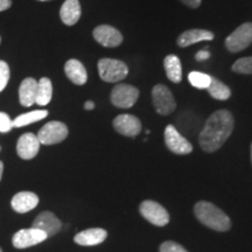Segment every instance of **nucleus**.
Wrapping results in <instances>:
<instances>
[{"label":"nucleus","mask_w":252,"mask_h":252,"mask_svg":"<svg viewBox=\"0 0 252 252\" xmlns=\"http://www.w3.org/2000/svg\"><path fill=\"white\" fill-rule=\"evenodd\" d=\"M232 71L236 74L252 75V56L249 58H242L232 64Z\"/></svg>","instance_id":"nucleus-26"},{"label":"nucleus","mask_w":252,"mask_h":252,"mask_svg":"<svg viewBox=\"0 0 252 252\" xmlns=\"http://www.w3.org/2000/svg\"><path fill=\"white\" fill-rule=\"evenodd\" d=\"M160 252H188L184 247L180 244L175 243V242L167 241L161 244L160 247Z\"/></svg>","instance_id":"nucleus-28"},{"label":"nucleus","mask_w":252,"mask_h":252,"mask_svg":"<svg viewBox=\"0 0 252 252\" xmlns=\"http://www.w3.org/2000/svg\"><path fill=\"white\" fill-rule=\"evenodd\" d=\"M32 228L39 229L43 231L48 237H52L58 234L62 228V223L54 214L50 212H43L34 220Z\"/></svg>","instance_id":"nucleus-13"},{"label":"nucleus","mask_w":252,"mask_h":252,"mask_svg":"<svg viewBox=\"0 0 252 252\" xmlns=\"http://www.w3.org/2000/svg\"><path fill=\"white\" fill-rule=\"evenodd\" d=\"M53 97V86L52 81L47 77H42L37 82L36 100L35 103L41 106H45L50 103Z\"/></svg>","instance_id":"nucleus-22"},{"label":"nucleus","mask_w":252,"mask_h":252,"mask_svg":"<svg viewBox=\"0 0 252 252\" xmlns=\"http://www.w3.org/2000/svg\"><path fill=\"white\" fill-rule=\"evenodd\" d=\"M139 97V90L130 84H116L111 91V103L121 109H128L134 105Z\"/></svg>","instance_id":"nucleus-6"},{"label":"nucleus","mask_w":252,"mask_h":252,"mask_svg":"<svg viewBox=\"0 0 252 252\" xmlns=\"http://www.w3.org/2000/svg\"><path fill=\"white\" fill-rule=\"evenodd\" d=\"M166 75L168 80L173 83H180L182 80V67L180 59L176 55H167L163 60Z\"/></svg>","instance_id":"nucleus-21"},{"label":"nucleus","mask_w":252,"mask_h":252,"mask_svg":"<svg viewBox=\"0 0 252 252\" xmlns=\"http://www.w3.org/2000/svg\"><path fill=\"white\" fill-rule=\"evenodd\" d=\"M82 14L81 4L78 0H65L60 9L62 23L67 26H74L80 20Z\"/></svg>","instance_id":"nucleus-18"},{"label":"nucleus","mask_w":252,"mask_h":252,"mask_svg":"<svg viewBox=\"0 0 252 252\" xmlns=\"http://www.w3.org/2000/svg\"><path fill=\"white\" fill-rule=\"evenodd\" d=\"M140 214L154 225L165 226L169 222L168 212L156 201H144L140 204Z\"/></svg>","instance_id":"nucleus-8"},{"label":"nucleus","mask_w":252,"mask_h":252,"mask_svg":"<svg viewBox=\"0 0 252 252\" xmlns=\"http://www.w3.org/2000/svg\"><path fill=\"white\" fill-rule=\"evenodd\" d=\"M37 82L34 78L28 77L21 82L19 88V99L23 106H32L36 100Z\"/></svg>","instance_id":"nucleus-20"},{"label":"nucleus","mask_w":252,"mask_h":252,"mask_svg":"<svg viewBox=\"0 0 252 252\" xmlns=\"http://www.w3.org/2000/svg\"><path fill=\"white\" fill-rule=\"evenodd\" d=\"M115 130L125 137H135L141 132V123L133 115H119L113 121Z\"/></svg>","instance_id":"nucleus-12"},{"label":"nucleus","mask_w":252,"mask_h":252,"mask_svg":"<svg viewBox=\"0 0 252 252\" xmlns=\"http://www.w3.org/2000/svg\"><path fill=\"white\" fill-rule=\"evenodd\" d=\"M208 93L210 94V96L213 98L217 100H226L231 96V90L228 86H225L223 82L212 76V81H210L209 87H208Z\"/></svg>","instance_id":"nucleus-23"},{"label":"nucleus","mask_w":252,"mask_h":252,"mask_svg":"<svg viewBox=\"0 0 252 252\" xmlns=\"http://www.w3.org/2000/svg\"><path fill=\"white\" fill-rule=\"evenodd\" d=\"M0 150H1V149H0Z\"/></svg>","instance_id":"nucleus-39"},{"label":"nucleus","mask_w":252,"mask_h":252,"mask_svg":"<svg viewBox=\"0 0 252 252\" xmlns=\"http://www.w3.org/2000/svg\"><path fill=\"white\" fill-rule=\"evenodd\" d=\"M0 42H1V39H0Z\"/></svg>","instance_id":"nucleus-38"},{"label":"nucleus","mask_w":252,"mask_h":252,"mask_svg":"<svg viewBox=\"0 0 252 252\" xmlns=\"http://www.w3.org/2000/svg\"><path fill=\"white\" fill-rule=\"evenodd\" d=\"M11 204L14 212L25 214L33 210L39 204V197L32 191H20V193L14 195Z\"/></svg>","instance_id":"nucleus-15"},{"label":"nucleus","mask_w":252,"mask_h":252,"mask_svg":"<svg viewBox=\"0 0 252 252\" xmlns=\"http://www.w3.org/2000/svg\"><path fill=\"white\" fill-rule=\"evenodd\" d=\"M99 77L108 83H118L128 74V68L123 61L116 59H100L98 61Z\"/></svg>","instance_id":"nucleus-3"},{"label":"nucleus","mask_w":252,"mask_h":252,"mask_svg":"<svg viewBox=\"0 0 252 252\" xmlns=\"http://www.w3.org/2000/svg\"><path fill=\"white\" fill-rule=\"evenodd\" d=\"M47 238L48 236L43 231L35 228H30L19 230L18 232H15L12 238V243L17 249H26L42 243Z\"/></svg>","instance_id":"nucleus-10"},{"label":"nucleus","mask_w":252,"mask_h":252,"mask_svg":"<svg viewBox=\"0 0 252 252\" xmlns=\"http://www.w3.org/2000/svg\"><path fill=\"white\" fill-rule=\"evenodd\" d=\"M68 127L62 122H49L43 126L37 133V139L40 144L54 145L61 143L68 137Z\"/></svg>","instance_id":"nucleus-7"},{"label":"nucleus","mask_w":252,"mask_h":252,"mask_svg":"<svg viewBox=\"0 0 252 252\" xmlns=\"http://www.w3.org/2000/svg\"><path fill=\"white\" fill-rule=\"evenodd\" d=\"M84 108H86L87 110H94V103L91 102V100H88V102H86V104H84Z\"/></svg>","instance_id":"nucleus-33"},{"label":"nucleus","mask_w":252,"mask_h":252,"mask_svg":"<svg viewBox=\"0 0 252 252\" xmlns=\"http://www.w3.org/2000/svg\"><path fill=\"white\" fill-rule=\"evenodd\" d=\"M13 128V121L5 112H0V132L6 133Z\"/></svg>","instance_id":"nucleus-29"},{"label":"nucleus","mask_w":252,"mask_h":252,"mask_svg":"<svg viewBox=\"0 0 252 252\" xmlns=\"http://www.w3.org/2000/svg\"><path fill=\"white\" fill-rule=\"evenodd\" d=\"M94 39L103 47L113 48L118 47L123 42V35L117 28L109 25H100L94 30Z\"/></svg>","instance_id":"nucleus-11"},{"label":"nucleus","mask_w":252,"mask_h":252,"mask_svg":"<svg viewBox=\"0 0 252 252\" xmlns=\"http://www.w3.org/2000/svg\"><path fill=\"white\" fill-rule=\"evenodd\" d=\"M194 213L201 223L216 231H228L231 228V220L228 215L207 201L197 202L194 208Z\"/></svg>","instance_id":"nucleus-2"},{"label":"nucleus","mask_w":252,"mask_h":252,"mask_svg":"<svg viewBox=\"0 0 252 252\" xmlns=\"http://www.w3.org/2000/svg\"><path fill=\"white\" fill-rule=\"evenodd\" d=\"M153 105L157 112L161 116L171 115L176 108V102L174 96L163 84H157L152 90Z\"/></svg>","instance_id":"nucleus-5"},{"label":"nucleus","mask_w":252,"mask_h":252,"mask_svg":"<svg viewBox=\"0 0 252 252\" xmlns=\"http://www.w3.org/2000/svg\"><path fill=\"white\" fill-rule=\"evenodd\" d=\"M210 58V53L208 52V50L203 49V50H200V52L197 53L196 56H195V59H196V61H206V60H208Z\"/></svg>","instance_id":"nucleus-30"},{"label":"nucleus","mask_w":252,"mask_h":252,"mask_svg":"<svg viewBox=\"0 0 252 252\" xmlns=\"http://www.w3.org/2000/svg\"><path fill=\"white\" fill-rule=\"evenodd\" d=\"M252 43V23H245L236 28L225 39V47L230 53H239Z\"/></svg>","instance_id":"nucleus-4"},{"label":"nucleus","mask_w":252,"mask_h":252,"mask_svg":"<svg viewBox=\"0 0 252 252\" xmlns=\"http://www.w3.org/2000/svg\"><path fill=\"white\" fill-rule=\"evenodd\" d=\"M64 72L67 77L76 86H83L88 81V74L86 68L78 60L71 59L65 62Z\"/></svg>","instance_id":"nucleus-19"},{"label":"nucleus","mask_w":252,"mask_h":252,"mask_svg":"<svg viewBox=\"0 0 252 252\" xmlns=\"http://www.w3.org/2000/svg\"><path fill=\"white\" fill-rule=\"evenodd\" d=\"M165 143L167 149L175 154H189L193 151V146L189 141L182 137L173 125H168L165 130Z\"/></svg>","instance_id":"nucleus-9"},{"label":"nucleus","mask_w":252,"mask_h":252,"mask_svg":"<svg viewBox=\"0 0 252 252\" xmlns=\"http://www.w3.org/2000/svg\"><path fill=\"white\" fill-rule=\"evenodd\" d=\"M251 161H252V144H251Z\"/></svg>","instance_id":"nucleus-35"},{"label":"nucleus","mask_w":252,"mask_h":252,"mask_svg":"<svg viewBox=\"0 0 252 252\" xmlns=\"http://www.w3.org/2000/svg\"><path fill=\"white\" fill-rule=\"evenodd\" d=\"M234 116L228 110H219L208 118L198 141L204 152L212 153L220 149L234 131Z\"/></svg>","instance_id":"nucleus-1"},{"label":"nucleus","mask_w":252,"mask_h":252,"mask_svg":"<svg viewBox=\"0 0 252 252\" xmlns=\"http://www.w3.org/2000/svg\"><path fill=\"white\" fill-rule=\"evenodd\" d=\"M11 5H12L11 0H0V12L8 9L11 7Z\"/></svg>","instance_id":"nucleus-32"},{"label":"nucleus","mask_w":252,"mask_h":252,"mask_svg":"<svg viewBox=\"0 0 252 252\" xmlns=\"http://www.w3.org/2000/svg\"><path fill=\"white\" fill-rule=\"evenodd\" d=\"M39 1H48V0H39Z\"/></svg>","instance_id":"nucleus-36"},{"label":"nucleus","mask_w":252,"mask_h":252,"mask_svg":"<svg viewBox=\"0 0 252 252\" xmlns=\"http://www.w3.org/2000/svg\"><path fill=\"white\" fill-rule=\"evenodd\" d=\"M2 171H4V163L0 161V180H1V176H2Z\"/></svg>","instance_id":"nucleus-34"},{"label":"nucleus","mask_w":252,"mask_h":252,"mask_svg":"<svg viewBox=\"0 0 252 252\" xmlns=\"http://www.w3.org/2000/svg\"><path fill=\"white\" fill-rule=\"evenodd\" d=\"M180 1L190 8H198L201 6V0H180Z\"/></svg>","instance_id":"nucleus-31"},{"label":"nucleus","mask_w":252,"mask_h":252,"mask_svg":"<svg viewBox=\"0 0 252 252\" xmlns=\"http://www.w3.org/2000/svg\"><path fill=\"white\" fill-rule=\"evenodd\" d=\"M40 150V141L34 133H25L19 138L17 144L18 156L24 160H31L37 156Z\"/></svg>","instance_id":"nucleus-14"},{"label":"nucleus","mask_w":252,"mask_h":252,"mask_svg":"<svg viewBox=\"0 0 252 252\" xmlns=\"http://www.w3.org/2000/svg\"><path fill=\"white\" fill-rule=\"evenodd\" d=\"M108 237L106 230L100 228H93L87 229L83 231L78 232L75 236L74 241L78 245H84V247H93V245H98L103 243Z\"/></svg>","instance_id":"nucleus-16"},{"label":"nucleus","mask_w":252,"mask_h":252,"mask_svg":"<svg viewBox=\"0 0 252 252\" xmlns=\"http://www.w3.org/2000/svg\"><path fill=\"white\" fill-rule=\"evenodd\" d=\"M215 35H214L213 32L207 31V30H189L186 31L178 37V46L182 47H189L194 43L200 42V41H212Z\"/></svg>","instance_id":"nucleus-17"},{"label":"nucleus","mask_w":252,"mask_h":252,"mask_svg":"<svg viewBox=\"0 0 252 252\" xmlns=\"http://www.w3.org/2000/svg\"><path fill=\"white\" fill-rule=\"evenodd\" d=\"M0 252H2V250H1V249H0Z\"/></svg>","instance_id":"nucleus-37"},{"label":"nucleus","mask_w":252,"mask_h":252,"mask_svg":"<svg viewBox=\"0 0 252 252\" xmlns=\"http://www.w3.org/2000/svg\"><path fill=\"white\" fill-rule=\"evenodd\" d=\"M47 116H48L47 110H34V111L24 113L13 119V127H23V126L33 124V123L46 118Z\"/></svg>","instance_id":"nucleus-24"},{"label":"nucleus","mask_w":252,"mask_h":252,"mask_svg":"<svg viewBox=\"0 0 252 252\" xmlns=\"http://www.w3.org/2000/svg\"><path fill=\"white\" fill-rule=\"evenodd\" d=\"M188 81L190 82L191 86L197 89H208L210 81H212V76L201 71H191L188 75Z\"/></svg>","instance_id":"nucleus-25"},{"label":"nucleus","mask_w":252,"mask_h":252,"mask_svg":"<svg viewBox=\"0 0 252 252\" xmlns=\"http://www.w3.org/2000/svg\"><path fill=\"white\" fill-rule=\"evenodd\" d=\"M9 81V67L5 61H0V93L5 89Z\"/></svg>","instance_id":"nucleus-27"}]
</instances>
